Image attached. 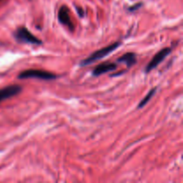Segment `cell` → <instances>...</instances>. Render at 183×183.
<instances>
[{"mask_svg": "<svg viewBox=\"0 0 183 183\" xmlns=\"http://www.w3.org/2000/svg\"><path fill=\"white\" fill-rule=\"evenodd\" d=\"M121 45L120 42H115V43H113L109 46H105V47H103L96 52H94L93 54H91L90 57L88 58H86L85 60L81 61L80 63V66H86V65H89L92 63L99 60V59H102L104 57L108 56L109 54H111L112 52H114L115 50H116L119 46Z\"/></svg>", "mask_w": 183, "mask_h": 183, "instance_id": "cell-1", "label": "cell"}, {"mask_svg": "<svg viewBox=\"0 0 183 183\" xmlns=\"http://www.w3.org/2000/svg\"><path fill=\"white\" fill-rule=\"evenodd\" d=\"M14 38L19 42H23L31 45H40L42 43L40 39H38L34 35L31 34V31L25 27L18 28L14 32Z\"/></svg>", "mask_w": 183, "mask_h": 183, "instance_id": "cell-2", "label": "cell"}, {"mask_svg": "<svg viewBox=\"0 0 183 183\" xmlns=\"http://www.w3.org/2000/svg\"><path fill=\"white\" fill-rule=\"evenodd\" d=\"M30 78H34V79H40V80H54L57 78V76L49 71H42V70H27L22 71L18 75V79H30Z\"/></svg>", "mask_w": 183, "mask_h": 183, "instance_id": "cell-3", "label": "cell"}, {"mask_svg": "<svg viewBox=\"0 0 183 183\" xmlns=\"http://www.w3.org/2000/svg\"><path fill=\"white\" fill-rule=\"evenodd\" d=\"M171 52H172V49L169 48V47H165V48L159 51L154 57L152 58V60L149 62L148 64L146 66V72H149L152 70L156 68L161 63L170 55Z\"/></svg>", "mask_w": 183, "mask_h": 183, "instance_id": "cell-4", "label": "cell"}, {"mask_svg": "<svg viewBox=\"0 0 183 183\" xmlns=\"http://www.w3.org/2000/svg\"><path fill=\"white\" fill-rule=\"evenodd\" d=\"M22 90V88L18 85H11L0 90V102L6 100L18 95Z\"/></svg>", "mask_w": 183, "mask_h": 183, "instance_id": "cell-5", "label": "cell"}, {"mask_svg": "<svg viewBox=\"0 0 183 183\" xmlns=\"http://www.w3.org/2000/svg\"><path fill=\"white\" fill-rule=\"evenodd\" d=\"M69 9L67 6L65 5H63L60 7L59 12H58V19H59V22L65 25L66 27H68L71 31H73L74 30V26H73V23L71 22V19L70 17V13H69Z\"/></svg>", "mask_w": 183, "mask_h": 183, "instance_id": "cell-6", "label": "cell"}, {"mask_svg": "<svg viewBox=\"0 0 183 183\" xmlns=\"http://www.w3.org/2000/svg\"><path fill=\"white\" fill-rule=\"evenodd\" d=\"M117 67V64L115 63H104L99 65H97L96 68L93 70L92 74L94 76H100L101 74L106 73L108 71H114Z\"/></svg>", "mask_w": 183, "mask_h": 183, "instance_id": "cell-7", "label": "cell"}, {"mask_svg": "<svg viewBox=\"0 0 183 183\" xmlns=\"http://www.w3.org/2000/svg\"><path fill=\"white\" fill-rule=\"evenodd\" d=\"M136 61H137V57H136V55L134 53H127V54H124L123 56H122L121 57L118 58V60H117L118 63L125 64L128 67H130L133 64H135Z\"/></svg>", "mask_w": 183, "mask_h": 183, "instance_id": "cell-8", "label": "cell"}, {"mask_svg": "<svg viewBox=\"0 0 183 183\" xmlns=\"http://www.w3.org/2000/svg\"><path fill=\"white\" fill-rule=\"evenodd\" d=\"M156 88H155V89H152L150 91L148 92V94L141 100V102H139V104H138V105H137V107L138 108H142V107H144L147 104H148V102H149L150 101V99L152 98V97L154 96V94L156 93Z\"/></svg>", "mask_w": 183, "mask_h": 183, "instance_id": "cell-9", "label": "cell"}, {"mask_svg": "<svg viewBox=\"0 0 183 183\" xmlns=\"http://www.w3.org/2000/svg\"><path fill=\"white\" fill-rule=\"evenodd\" d=\"M141 5H142V4H141V3H138V4H136L135 5H133V6L130 7V8H129V10H130V11H131V12L135 11V10H137V8H139V7H140Z\"/></svg>", "mask_w": 183, "mask_h": 183, "instance_id": "cell-10", "label": "cell"}]
</instances>
